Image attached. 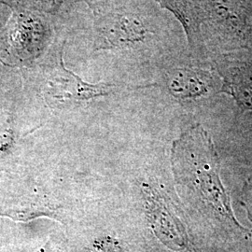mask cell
Instances as JSON below:
<instances>
[{
	"label": "cell",
	"instance_id": "obj_1",
	"mask_svg": "<svg viewBox=\"0 0 252 252\" xmlns=\"http://www.w3.org/2000/svg\"><path fill=\"white\" fill-rule=\"evenodd\" d=\"M175 161L179 179L213 211L239 226L220 179L216 150L202 127L193 128L180 139L175 152Z\"/></svg>",
	"mask_w": 252,
	"mask_h": 252
},
{
	"label": "cell",
	"instance_id": "obj_2",
	"mask_svg": "<svg viewBox=\"0 0 252 252\" xmlns=\"http://www.w3.org/2000/svg\"><path fill=\"white\" fill-rule=\"evenodd\" d=\"M63 53H61V70L63 76L60 79H55L50 83L54 97L61 100H88L96 96L108 94L114 87L108 83L89 84L81 81L72 71L64 67L63 62Z\"/></svg>",
	"mask_w": 252,
	"mask_h": 252
},
{
	"label": "cell",
	"instance_id": "obj_3",
	"mask_svg": "<svg viewBox=\"0 0 252 252\" xmlns=\"http://www.w3.org/2000/svg\"><path fill=\"white\" fill-rule=\"evenodd\" d=\"M112 22L113 23L107 27L108 30L106 32L107 39L111 45L140 41L147 33L139 21L135 19L119 16Z\"/></svg>",
	"mask_w": 252,
	"mask_h": 252
},
{
	"label": "cell",
	"instance_id": "obj_4",
	"mask_svg": "<svg viewBox=\"0 0 252 252\" xmlns=\"http://www.w3.org/2000/svg\"><path fill=\"white\" fill-rule=\"evenodd\" d=\"M227 88L240 106L252 108V69L237 71L231 81H227Z\"/></svg>",
	"mask_w": 252,
	"mask_h": 252
},
{
	"label": "cell",
	"instance_id": "obj_5",
	"mask_svg": "<svg viewBox=\"0 0 252 252\" xmlns=\"http://www.w3.org/2000/svg\"><path fill=\"white\" fill-rule=\"evenodd\" d=\"M170 89L175 95L189 97L205 93L206 85L201 82L197 75L184 71L178 73L173 78Z\"/></svg>",
	"mask_w": 252,
	"mask_h": 252
},
{
	"label": "cell",
	"instance_id": "obj_6",
	"mask_svg": "<svg viewBox=\"0 0 252 252\" xmlns=\"http://www.w3.org/2000/svg\"><path fill=\"white\" fill-rule=\"evenodd\" d=\"M162 7L172 11L185 27L188 36L192 30L189 17V0H156Z\"/></svg>",
	"mask_w": 252,
	"mask_h": 252
},
{
	"label": "cell",
	"instance_id": "obj_7",
	"mask_svg": "<svg viewBox=\"0 0 252 252\" xmlns=\"http://www.w3.org/2000/svg\"><path fill=\"white\" fill-rule=\"evenodd\" d=\"M91 252H119V247L114 241L107 239L94 244Z\"/></svg>",
	"mask_w": 252,
	"mask_h": 252
},
{
	"label": "cell",
	"instance_id": "obj_8",
	"mask_svg": "<svg viewBox=\"0 0 252 252\" xmlns=\"http://www.w3.org/2000/svg\"><path fill=\"white\" fill-rule=\"evenodd\" d=\"M37 252H65L63 243H60L56 239H51L45 246Z\"/></svg>",
	"mask_w": 252,
	"mask_h": 252
}]
</instances>
